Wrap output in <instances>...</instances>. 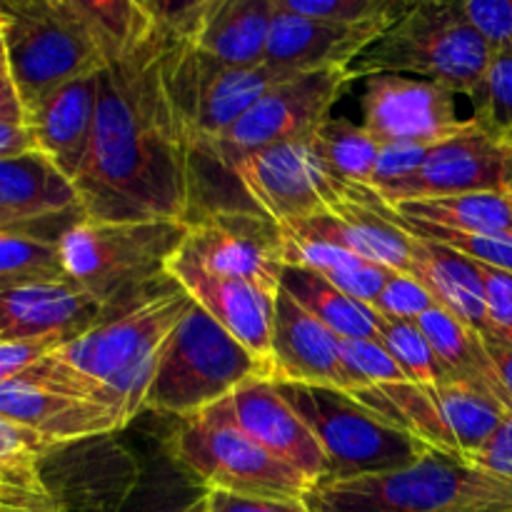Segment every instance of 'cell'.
<instances>
[{"label": "cell", "mask_w": 512, "mask_h": 512, "mask_svg": "<svg viewBox=\"0 0 512 512\" xmlns=\"http://www.w3.org/2000/svg\"><path fill=\"white\" fill-rule=\"evenodd\" d=\"M105 320V310L73 280L0 290L3 340H73Z\"/></svg>", "instance_id": "20"}, {"label": "cell", "mask_w": 512, "mask_h": 512, "mask_svg": "<svg viewBox=\"0 0 512 512\" xmlns=\"http://www.w3.org/2000/svg\"><path fill=\"white\" fill-rule=\"evenodd\" d=\"M303 503L310 512H512V485L463 455L430 448L393 473L313 485Z\"/></svg>", "instance_id": "3"}, {"label": "cell", "mask_w": 512, "mask_h": 512, "mask_svg": "<svg viewBox=\"0 0 512 512\" xmlns=\"http://www.w3.org/2000/svg\"><path fill=\"white\" fill-rule=\"evenodd\" d=\"M500 343H503V340H500ZM505 343H510V345H512V333L508 335V340H505Z\"/></svg>", "instance_id": "56"}, {"label": "cell", "mask_w": 512, "mask_h": 512, "mask_svg": "<svg viewBox=\"0 0 512 512\" xmlns=\"http://www.w3.org/2000/svg\"><path fill=\"white\" fill-rule=\"evenodd\" d=\"M273 383L323 385L355 393V383L343 365L340 338L305 313L283 290L275 298L273 318Z\"/></svg>", "instance_id": "18"}, {"label": "cell", "mask_w": 512, "mask_h": 512, "mask_svg": "<svg viewBox=\"0 0 512 512\" xmlns=\"http://www.w3.org/2000/svg\"><path fill=\"white\" fill-rule=\"evenodd\" d=\"M280 228L290 238L340 248L383 268L398 270V273H410V265H413L410 235L395 228L375 210L363 208L348 198L328 210L280 223Z\"/></svg>", "instance_id": "21"}, {"label": "cell", "mask_w": 512, "mask_h": 512, "mask_svg": "<svg viewBox=\"0 0 512 512\" xmlns=\"http://www.w3.org/2000/svg\"><path fill=\"white\" fill-rule=\"evenodd\" d=\"M393 208L405 218L425 220V223L443 225V228L512 235V195L508 190H480V193L445 195V198L405 200Z\"/></svg>", "instance_id": "31"}, {"label": "cell", "mask_w": 512, "mask_h": 512, "mask_svg": "<svg viewBox=\"0 0 512 512\" xmlns=\"http://www.w3.org/2000/svg\"><path fill=\"white\" fill-rule=\"evenodd\" d=\"M0 512H23V510H0Z\"/></svg>", "instance_id": "57"}, {"label": "cell", "mask_w": 512, "mask_h": 512, "mask_svg": "<svg viewBox=\"0 0 512 512\" xmlns=\"http://www.w3.org/2000/svg\"><path fill=\"white\" fill-rule=\"evenodd\" d=\"M140 473L143 463L115 433L53 445L40 460V478L58 512H120Z\"/></svg>", "instance_id": "12"}, {"label": "cell", "mask_w": 512, "mask_h": 512, "mask_svg": "<svg viewBox=\"0 0 512 512\" xmlns=\"http://www.w3.org/2000/svg\"><path fill=\"white\" fill-rule=\"evenodd\" d=\"M188 238L175 220H88L80 215L58 235L68 280L105 310V318L130 308L168 283V265Z\"/></svg>", "instance_id": "2"}, {"label": "cell", "mask_w": 512, "mask_h": 512, "mask_svg": "<svg viewBox=\"0 0 512 512\" xmlns=\"http://www.w3.org/2000/svg\"><path fill=\"white\" fill-rule=\"evenodd\" d=\"M80 215L78 190L40 150L0 158V215L18 225L63 215Z\"/></svg>", "instance_id": "25"}, {"label": "cell", "mask_w": 512, "mask_h": 512, "mask_svg": "<svg viewBox=\"0 0 512 512\" xmlns=\"http://www.w3.org/2000/svg\"><path fill=\"white\" fill-rule=\"evenodd\" d=\"M463 8L493 53H512V0H463Z\"/></svg>", "instance_id": "44"}, {"label": "cell", "mask_w": 512, "mask_h": 512, "mask_svg": "<svg viewBox=\"0 0 512 512\" xmlns=\"http://www.w3.org/2000/svg\"><path fill=\"white\" fill-rule=\"evenodd\" d=\"M473 463L512 485V410L498 428V433L493 435V440L475 455Z\"/></svg>", "instance_id": "48"}, {"label": "cell", "mask_w": 512, "mask_h": 512, "mask_svg": "<svg viewBox=\"0 0 512 512\" xmlns=\"http://www.w3.org/2000/svg\"><path fill=\"white\" fill-rule=\"evenodd\" d=\"M293 13L325 23L363 28V25H390L413 3L408 0H280Z\"/></svg>", "instance_id": "40"}, {"label": "cell", "mask_w": 512, "mask_h": 512, "mask_svg": "<svg viewBox=\"0 0 512 512\" xmlns=\"http://www.w3.org/2000/svg\"><path fill=\"white\" fill-rule=\"evenodd\" d=\"M510 195H512V193H510Z\"/></svg>", "instance_id": "59"}, {"label": "cell", "mask_w": 512, "mask_h": 512, "mask_svg": "<svg viewBox=\"0 0 512 512\" xmlns=\"http://www.w3.org/2000/svg\"><path fill=\"white\" fill-rule=\"evenodd\" d=\"M275 388L318 438L328 463L323 483L393 473L433 448L343 390L298 383H275Z\"/></svg>", "instance_id": "8"}, {"label": "cell", "mask_w": 512, "mask_h": 512, "mask_svg": "<svg viewBox=\"0 0 512 512\" xmlns=\"http://www.w3.org/2000/svg\"><path fill=\"white\" fill-rule=\"evenodd\" d=\"M508 193H512V158H510V170H508Z\"/></svg>", "instance_id": "55"}, {"label": "cell", "mask_w": 512, "mask_h": 512, "mask_svg": "<svg viewBox=\"0 0 512 512\" xmlns=\"http://www.w3.org/2000/svg\"><path fill=\"white\" fill-rule=\"evenodd\" d=\"M385 30H388L385 25L348 28V25L305 18L278 0L263 63L283 80L320 73V70L350 68Z\"/></svg>", "instance_id": "16"}, {"label": "cell", "mask_w": 512, "mask_h": 512, "mask_svg": "<svg viewBox=\"0 0 512 512\" xmlns=\"http://www.w3.org/2000/svg\"><path fill=\"white\" fill-rule=\"evenodd\" d=\"M353 398H358L365 408L375 410L385 420L420 438L423 443L445 450V453L460 455L433 390L420 388L415 383H393L360 390Z\"/></svg>", "instance_id": "30"}, {"label": "cell", "mask_w": 512, "mask_h": 512, "mask_svg": "<svg viewBox=\"0 0 512 512\" xmlns=\"http://www.w3.org/2000/svg\"><path fill=\"white\" fill-rule=\"evenodd\" d=\"M20 228H23V225L13 223V220H10V218L0 215V230H20Z\"/></svg>", "instance_id": "54"}, {"label": "cell", "mask_w": 512, "mask_h": 512, "mask_svg": "<svg viewBox=\"0 0 512 512\" xmlns=\"http://www.w3.org/2000/svg\"><path fill=\"white\" fill-rule=\"evenodd\" d=\"M485 343H488V353L493 358L500 383H503L505 393H508L512 403V345L500 343V340H485Z\"/></svg>", "instance_id": "51"}, {"label": "cell", "mask_w": 512, "mask_h": 512, "mask_svg": "<svg viewBox=\"0 0 512 512\" xmlns=\"http://www.w3.org/2000/svg\"><path fill=\"white\" fill-rule=\"evenodd\" d=\"M180 255L210 273L243 278L270 295L280 293L283 228L255 208H218L188 220V238Z\"/></svg>", "instance_id": "11"}, {"label": "cell", "mask_w": 512, "mask_h": 512, "mask_svg": "<svg viewBox=\"0 0 512 512\" xmlns=\"http://www.w3.org/2000/svg\"><path fill=\"white\" fill-rule=\"evenodd\" d=\"M350 83V68H333L273 85L205 153L233 173L245 158L260 150L308 138L330 118V108Z\"/></svg>", "instance_id": "10"}, {"label": "cell", "mask_w": 512, "mask_h": 512, "mask_svg": "<svg viewBox=\"0 0 512 512\" xmlns=\"http://www.w3.org/2000/svg\"><path fill=\"white\" fill-rule=\"evenodd\" d=\"M278 83L285 80L265 63L238 68L195 50V128L200 150H208Z\"/></svg>", "instance_id": "24"}, {"label": "cell", "mask_w": 512, "mask_h": 512, "mask_svg": "<svg viewBox=\"0 0 512 512\" xmlns=\"http://www.w3.org/2000/svg\"><path fill=\"white\" fill-rule=\"evenodd\" d=\"M98 78L93 140L75 180L80 215L188 223L200 150L195 40L150 18V28Z\"/></svg>", "instance_id": "1"}, {"label": "cell", "mask_w": 512, "mask_h": 512, "mask_svg": "<svg viewBox=\"0 0 512 512\" xmlns=\"http://www.w3.org/2000/svg\"><path fill=\"white\" fill-rule=\"evenodd\" d=\"M380 345L390 353V358L398 363L405 378L420 388L438 390L440 385L455 383L453 375L438 358L430 340L425 338L418 323H405V320H388L378 315Z\"/></svg>", "instance_id": "38"}, {"label": "cell", "mask_w": 512, "mask_h": 512, "mask_svg": "<svg viewBox=\"0 0 512 512\" xmlns=\"http://www.w3.org/2000/svg\"><path fill=\"white\" fill-rule=\"evenodd\" d=\"M510 158L512 150L508 145L470 125L465 133L433 145L415 173L375 193L388 205H398L405 200L508 190Z\"/></svg>", "instance_id": "15"}, {"label": "cell", "mask_w": 512, "mask_h": 512, "mask_svg": "<svg viewBox=\"0 0 512 512\" xmlns=\"http://www.w3.org/2000/svg\"><path fill=\"white\" fill-rule=\"evenodd\" d=\"M493 50L458 0H418L353 65L350 78L378 73L433 80L475 103Z\"/></svg>", "instance_id": "4"}, {"label": "cell", "mask_w": 512, "mask_h": 512, "mask_svg": "<svg viewBox=\"0 0 512 512\" xmlns=\"http://www.w3.org/2000/svg\"><path fill=\"white\" fill-rule=\"evenodd\" d=\"M418 328L430 340V345L438 353V358L443 360L448 373L453 375L455 383L480 385V388L495 393L505 405L512 408L508 393H505L503 383L498 378L493 358L488 353V343H485L478 330L470 328L465 320H460L458 315L440 308V305H435L423 318H418Z\"/></svg>", "instance_id": "28"}, {"label": "cell", "mask_w": 512, "mask_h": 512, "mask_svg": "<svg viewBox=\"0 0 512 512\" xmlns=\"http://www.w3.org/2000/svg\"><path fill=\"white\" fill-rule=\"evenodd\" d=\"M68 343L63 338H35V340H0V385L10 383L33 368L38 360Z\"/></svg>", "instance_id": "46"}, {"label": "cell", "mask_w": 512, "mask_h": 512, "mask_svg": "<svg viewBox=\"0 0 512 512\" xmlns=\"http://www.w3.org/2000/svg\"><path fill=\"white\" fill-rule=\"evenodd\" d=\"M410 258H413V265L408 275H413L433 295L440 308L458 315L488 340L490 320L478 265L445 245L413 238V235H410Z\"/></svg>", "instance_id": "26"}, {"label": "cell", "mask_w": 512, "mask_h": 512, "mask_svg": "<svg viewBox=\"0 0 512 512\" xmlns=\"http://www.w3.org/2000/svg\"><path fill=\"white\" fill-rule=\"evenodd\" d=\"M435 298L408 273L390 270L388 283L380 290L375 303L370 308L388 320H405V323H418L428 310L435 308Z\"/></svg>", "instance_id": "42"}, {"label": "cell", "mask_w": 512, "mask_h": 512, "mask_svg": "<svg viewBox=\"0 0 512 512\" xmlns=\"http://www.w3.org/2000/svg\"><path fill=\"white\" fill-rule=\"evenodd\" d=\"M0 340H3V325H0Z\"/></svg>", "instance_id": "58"}, {"label": "cell", "mask_w": 512, "mask_h": 512, "mask_svg": "<svg viewBox=\"0 0 512 512\" xmlns=\"http://www.w3.org/2000/svg\"><path fill=\"white\" fill-rule=\"evenodd\" d=\"M285 265H300L313 273L323 275L325 280L350 295L353 300L365 305H373L380 290L388 283L390 268H383L378 263L358 258L353 253H345L340 248H330V245L308 243V240H298L285 235Z\"/></svg>", "instance_id": "33"}, {"label": "cell", "mask_w": 512, "mask_h": 512, "mask_svg": "<svg viewBox=\"0 0 512 512\" xmlns=\"http://www.w3.org/2000/svg\"><path fill=\"white\" fill-rule=\"evenodd\" d=\"M100 73L70 80L63 88L50 93L25 123L35 135L40 153L75 183L88 160L93 140L95 105H98Z\"/></svg>", "instance_id": "23"}, {"label": "cell", "mask_w": 512, "mask_h": 512, "mask_svg": "<svg viewBox=\"0 0 512 512\" xmlns=\"http://www.w3.org/2000/svg\"><path fill=\"white\" fill-rule=\"evenodd\" d=\"M278 0H210L195 50L225 65H263Z\"/></svg>", "instance_id": "27"}, {"label": "cell", "mask_w": 512, "mask_h": 512, "mask_svg": "<svg viewBox=\"0 0 512 512\" xmlns=\"http://www.w3.org/2000/svg\"><path fill=\"white\" fill-rule=\"evenodd\" d=\"M470 123L512 150V53H493Z\"/></svg>", "instance_id": "39"}, {"label": "cell", "mask_w": 512, "mask_h": 512, "mask_svg": "<svg viewBox=\"0 0 512 512\" xmlns=\"http://www.w3.org/2000/svg\"><path fill=\"white\" fill-rule=\"evenodd\" d=\"M433 145H420V143H390L380 145L378 165H375L373 175V190H383L388 185L398 183V180L408 178L410 173L420 168L428 158Z\"/></svg>", "instance_id": "45"}, {"label": "cell", "mask_w": 512, "mask_h": 512, "mask_svg": "<svg viewBox=\"0 0 512 512\" xmlns=\"http://www.w3.org/2000/svg\"><path fill=\"white\" fill-rule=\"evenodd\" d=\"M0 415L33 430L50 445L118 433L125 428L123 420L103 405L70 398L20 378L0 385Z\"/></svg>", "instance_id": "22"}, {"label": "cell", "mask_w": 512, "mask_h": 512, "mask_svg": "<svg viewBox=\"0 0 512 512\" xmlns=\"http://www.w3.org/2000/svg\"><path fill=\"white\" fill-rule=\"evenodd\" d=\"M203 512H310L303 500L268 498V495H240L225 490H208Z\"/></svg>", "instance_id": "47"}, {"label": "cell", "mask_w": 512, "mask_h": 512, "mask_svg": "<svg viewBox=\"0 0 512 512\" xmlns=\"http://www.w3.org/2000/svg\"><path fill=\"white\" fill-rule=\"evenodd\" d=\"M193 298L173 278L130 308L100 320L78 338L53 350L55 358L105 385L125 423L143 413L158 355Z\"/></svg>", "instance_id": "5"}, {"label": "cell", "mask_w": 512, "mask_h": 512, "mask_svg": "<svg viewBox=\"0 0 512 512\" xmlns=\"http://www.w3.org/2000/svg\"><path fill=\"white\" fill-rule=\"evenodd\" d=\"M253 380H273V368L235 340L193 300L158 355L143 410L193 418Z\"/></svg>", "instance_id": "6"}, {"label": "cell", "mask_w": 512, "mask_h": 512, "mask_svg": "<svg viewBox=\"0 0 512 512\" xmlns=\"http://www.w3.org/2000/svg\"><path fill=\"white\" fill-rule=\"evenodd\" d=\"M433 393L460 455L468 460H473L493 440L512 410L498 395L480 385L448 383Z\"/></svg>", "instance_id": "32"}, {"label": "cell", "mask_w": 512, "mask_h": 512, "mask_svg": "<svg viewBox=\"0 0 512 512\" xmlns=\"http://www.w3.org/2000/svg\"><path fill=\"white\" fill-rule=\"evenodd\" d=\"M235 420L265 450L298 470L310 485L325 480L328 463L313 430L280 395L273 380H253L230 395Z\"/></svg>", "instance_id": "19"}, {"label": "cell", "mask_w": 512, "mask_h": 512, "mask_svg": "<svg viewBox=\"0 0 512 512\" xmlns=\"http://www.w3.org/2000/svg\"><path fill=\"white\" fill-rule=\"evenodd\" d=\"M0 23L25 118L65 83L108 65L78 0H0Z\"/></svg>", "instance_id": "7"}, {"label": "cell", "mask_w": 512, "mask_h": 512, "mask_svg": "<svg viewBox=\"0 0 512 512\" xmlns=\"http://www.w3.org/2000/svg\"><path fill=\"white\" fill-rule=\"evenodd\" d=\"M0 510H23V512H38L33 508V505L28 503V500L23 498L20 493H15L10 485H5L3 480H0Z\"/></svg>", "instance_id": "52"}, {"label": "cell", "mask_w": 512, "mask_h": 512, "mask_svg": "<svg viewBox=\"0 0 512 512\" xmlns=\"http://www.w3.org/2000/svg\"><path fill=\"white\" fill-rule=\"evenodd\" d=\"M340 355H343L345 370L355 383V393L378 388V385L410 383L378 340H340Z\"/></svg>", "instance_id": "41"}, {"label": "cell", "mask_w": 512, "mask_h": 512, "mask_svg": "<svg viewBox=\"0 0 512 512\" xmlns=\"http://www.w3.org/2000/svg\"><path fill=\"white\" fill-rule=\"evenodd\" d=\"M68 280L58 240L20 230H0V290L30 283Z\"/></svg>", "instance_id": "37"}, {"label": "cell", "mask_w": 512, "mask_h": 512, "mask_svg": "<svg viewBox=\"0 0 512 512\" xmlns=\"http://www.w3.org/2000/svg\"><path fill=\"white\" fill-rule=\"evenodd\" d=\"M475 263V260H473ZM480 273L485 293V308H488L490 320V338L488 340H508L512 333V273L508 270L493 268V265L475 263Z\"/></svg>", "instance_id": "43"}, {"label": "cell", "mask_w": 512, "mask_h": 512, "mask_svg": "<svg viewBox=\"0 0 512 512\" xmlns=\"http://www.w3.org/2000/svg\"><path fill=\"white\" fill-rule=\"evenodd\" d=\"M280 290L340 340H378V313L335 288L323 275L300 265H285Z\"/></svg>", "instance_id": "29"}, {"label": "cell", "mask_w": 512, "mask_h": 512, "mask_svg": "<svg viewBox=\"0 0 512 512\" xmlns=\"http://www.w3.org/2000/svg\"><path fill=\"white\" fill-rule=\"evenodd\" d=\"M313 135L260 150L233 170L253 208L275 223L305 218L345 200L348 183L328 173Z\"/></svg>", "instance_id": "13"}, {"label": "cell", "mask_w": 512, "mask_h": 512, "mask_svg": "<svg viewBox=\"0 0 512 512\" xmlns=\"http://www.w3.org/2000/svg\"><path fill=\"white\" fill-rule=\"evenodd\" d=\"M30 150H38V145L28 123H0V158H13Z\"/></svg>", "instance_id": "49"}, {"label": "cell", "mask_w": 512, "mask_h": 512, "mask_svg": "<svg viewBox=\"0 0 512 512\" xmlns=\"http://www.w3.org/2000/svg\"><path fill=\"white\" fill-rule=\"evenodd\" d=\"M208 488L165 445L143 465L120 512H203Z\"/></svg>", "instance_id": "34"}, {"label": "cell", "mask_w": 512, "mask_h": 512, "mask_svg": "<svg viewBox=\"0 0 512 512\" xmlns=\"http://www.w3.org/2000/svg\"><path fill=\"white\" fill-rule=\"evenodd\" d=\"M0 75H10V70H8V48H5L3 23H0Z\"/></svg>", "instance_id": "53"}, {"label": "cell", "mask_w": 512, "mask_h": 512, "mask_svg": "<svg viewBox=\"0 0 512 512\" xmlns=\"http://www.w3.org/2000/svg\"><path fill=\"white\" fill-rule=\"evenodd\" d=\"M168 275L250 353L270 363L275 298L278 295L265 293L263 288L243 278L210 273L203 265L193 263L180 253L170 260Z\"/></svg>", "instance_id": "17"}, {"label": "cell", "mask_w": 512, "mask_h": 512, "mask_svg": "<svg viewBox=\"0 0 512 512\" xmlns=\"http://www.w3.org/2000/svg\"><path fill=\"white\" fill-rule=\"evenodd\" d=\"M320 160L340 183L373 185L378 165L380 143L365 125L350 123L348 118H328L313 135Z\"/></svg>", "instance_id": "35"}, {"label": "cell", "mask_w": 512, "mask_h": 512, "mask_svg": "<svg viewBox=\"0 0 512 512\" xmlns=\"http://www.w3.org/2000/svg\"><path fill=\"white\" fill-rule=\"evenodd\" d=\"M0 123H25V108L10 75H0Z\"/></svg>", "instance_id": "50"}, {"label": "cell", "mask_w": 512, "mask_h": 512, "mask_svg": "<svg viewBox=\"0 0 512 512\" xmlns=\"http://www.w3.org/2000/svg\"><path fill=\"white\" fill-rule=\"evenodd\" d=\"M455 98L453 90L415 75H370L360 100L363 125L380 145L445 143L473 125L460 118Z\"/></svg>", "instance_id": "14"}, {"label": "cell", "mask_w": 512, "mask_h": 512, "mask_svg": "<svg viewBox=\"0 0 512 512\" xmlns=\"http://www.w3.org/2000/svg\"><path fill=\"white\" fill-rule=\"evenodd\" d=\"M53 445L33 430L0 415V480L38 512H58L40 478V460Z\"/></svg>", "instance_id": "36"}, {"label": "cell", "mask_w": 512, "mask_h": 512, "mask_svg": "<svg viewBox=\"0 0 512 512\" xmlns=\"http://www.w3.org/2000/svg\"><path fill=\"white\" fill-rule=\"evenodd\" d=\"M165 445L208 490L303 500L313 488L240 428L230 398L180 420Z\"/></svg>", "instance_id": "9"}]
</instances>
